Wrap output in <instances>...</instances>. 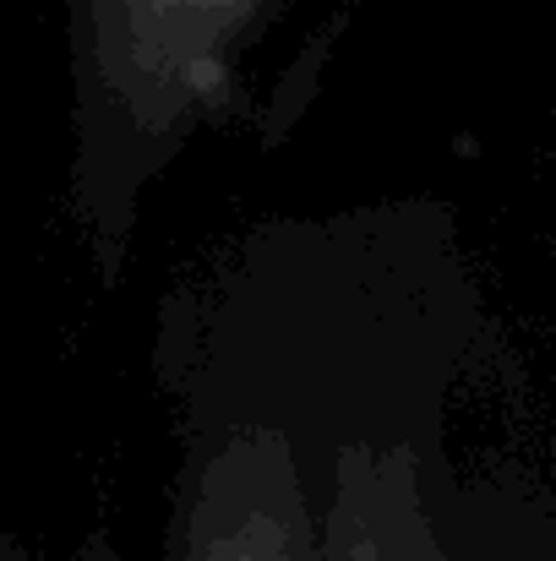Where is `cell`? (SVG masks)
Here are the masks:
<instances>
[{"instance_id": "cell-2", "label": "cell", "mask_w": 556, "mask_h": 561, "mask_svg": "<svg viewBox=\"0 0 556 561\" xmlns=\"http://www.w3.org/2000/svg\"><path fill=\"white\" fill-rule=\"evenodd\" d=\"M181 561H317L284 442H235L224 463L202 474Z\"/></svg>"}, {"instance_id": "cell-1", "label": "cell", "mask_w": 556, "mask_h": 561, "mask_svg": "<svg viewBox=\"0 0 556 561\" xmlns=\"http://www.w3.org/2000/svg\"><path fill=\"white\" fill-rule=\"evenodd\" d=\"M268 0H82L88 71L132 131L175 142L235 71Z\"/></svg>"}]
</instances>
